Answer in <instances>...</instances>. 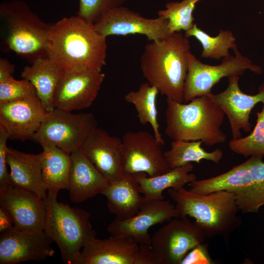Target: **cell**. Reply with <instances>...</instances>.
<instances>
[{
  "label": "cell",
  "mask_w": 264,
  "mask_h": 264,
  "mask_svg": "<svg viewBox=\"0 0 264 264\" xmlns=\"http://www.w3.org/2000/svg\"><path fill=\"white\" fill-rule=\"evenodd\" d=\"M214 262L209 255L207 245L200 243L191 249L180 264H212Z\"/></svg>",
  "instance_id": "d590c367"
},
{
  "label": "cell",
  "mask_w": 264,
  "mask_h": 264,
  "mask_svg": "<svg viewBox=\"0 0 264 264\" xmlns=\"http://www.w3.org/2000/svg\"><path fill=\"white\" fill-rule=\"evenodd\" d=\"M190 52V41L181 32L150 42L140 58L143 76L167 98L183 103Z\"/></svg>",
  "instance_id": "7a4b0ae2"
},
{
  "label": "cell",
  "mask_w": 264,
  "mask_h": 264,
  "mask_svg": "<svg viewBox=\"0 0 264 264\" xmlns=\"http://www.w3.org/2000/svg\"><path fill=\"white\" fill-rule=\"evenodd\" d=\"M199 0L168 2L165 4V9L158 12V16L168 20V26L171 34L182 30L186 32L195 24L193 13L197 3Z\"/></svg>",
  "instance_id": "f546056e"
},
{
  "label": "cell",
  "mask_w": 264,
  "mask_h": 264,
  "mask_svg": "<svg viewBox=\"0 0 264 264\" xmlns=\"http://www.w3.org/2000/svg\"><path fill=\"white\" fill-rule=\"evenodd\" d=\"M159 93L156 87L147 82L141 84L137 90L127 93L124 99L134 107L140 123L142 125L149 124L155 137L164 145L165 141L160 133L157 121L156 98Z\"/></svg>",
  "instance_id": "4316f807"
},
{
  "label": "cell",
  "mask_w": 264,
  "mask_h": 264,
  "mask_svg": "<svg viewBox=\"0 0 264 264\" xmlns=\"http://www.w3.org/2000/svg\"><path fill=\"white\" fill-rule=\"evenodd\" d=\"M15 66L8 60L0 58V82L12 76L14 72Z\"/></svg>",
  "instance_id": "f35d334b"
},
{
  "label": "cell",
  "mask_w": 264,
  "mask_h": 264,
  "mask_svg": "<svg viewBox=\"0 0 264 264\" xmlns=\"http://www.w3.org/2000/svg\"><path fill=\"white\" fill-rule=\"evenodd\" d=\"M127 0H79L77 16L94 24L105 13L123 6Z\"/></svg>",
  "instance_id": "1f68e13d"
},
{
  "label": "cell",
  "mask_w": 264,
  "mask_h": 264,
  "mask_svg": "<svg viewBox=\"0 0 264 264\" xmlns=\"http://www.w3.org/2000/svg\"><path fill=\"white\" fill-rule=\"evenodd\" d=\"M184 35L188 38L193 37L200 43L202 47L201 57L203 58L220 60L230 55V49L235 53L238 51L236 38L230 30L221 29L217 36L213 37L195 23Z\"/></svg>",
  "instance_id": "f1b7e54d"
},
{
  "label": "cell",
  "mask_w": 264,
  "mask_h": 264,
  "mask_svg": "<svg viewBox=\"0 0 264 264\" xmlns=\"http://www.w3.org/2000/svg\"><path fill=\"white\" fill-rule=\"evenodd\" d=\"M8 139L7 133L2 127L0 126V191L11 185L7 162Z\"/></svg>",
  "instance_id": "e575fe53"
},
{
  "label": "cell",
  "mask_w": 264,
  "mask_h": 264,
  "mask_svg": "<svg viewBox=\"0 0 264 264\" xmlns=\"http://www.w3.org/2000/svg\"><path fill=\"white\" fill-rule=\"evenodd\" d=\"M110 182L124 174L122 139L98 127L80 148Z\"/></svg>",
  "instance_id": "d6986e66"
},
{
  "label": "cell",
  "mask_w": 264,
  "mask_h": 264,
  "mask_svg": "<svg viewBox=\"0 0 264 264\" xmlns=\"http://www.w3.org/2000/svg\"><path fill=\"white\" fill-rule=\"evenodd\" d=\"M166 105L165 133L173 140H200L209 146L226 141L221 130L225 114L208 95L188 103L167 98Z\"/></svg>",
  "instance_id": "3957f363"
},
{
  "label": "cell",
  "mask_w": 264,
  "mask_h": 264,
  "mask_svg": "<svg viewBox=\"0 0 264 264\" xmlns=\"http://www.w3.org/2000/svg\"><path fill=\"white\" fill-rule=\"evenodd\" d=\"M33 95L36 89L27 80H16L12 75L0 82V105Z\"/></svg>",
  "instance_id": "d6a6232c"
},
{
  "label": "cell",
  "mask_w": 264,
  "mask_h": 264,
  "mask_svg": "<svg viewBox=\"0 0 264 264\" xmlns=\"http://www.w3.org/2000/svg\"><path fill=\"white\" fill-rule=\"evenodd\" d=\"M204 232L187 217L174 218L151 237L159 264H180L187 253L203 243Z\"/></svg>",
  "instance_id": "9c48e42d"
},
{
  "label": "cell",
  "mask_w": 264,
  "mask_h": 264,
  "mask_svg": "<svg viewBox=\"0 0 264 264\" xmlns=\"http://www.w3.org/2000/svg\"><path fill=\"white\" fill-rule=\"evenodd\" d=\"M121 139L124 173H144L153 177L170 170L162 151V145L148 132L128 131Z\"/></svg>",
  "instance_id": "30bf717a"
},
{
  "label": "cell",
  "mask_w": 264,
  "mask_h": 264,
  "mask_svg": "<svg viewBox=\"0 0 264 264\" xmlns=\"http://www.w3.org/2000/svg\"><path fill=\"white\" fill-rule=\"evenodd\" d=\"M190 191L207 194L226 191L235 195L239 210L243 213H257L258 206L254 182L245 161L215 176L198 180L188 184Z\"/></svg>",
  "instance_id": "7c38bea8"
},
{
  "label": "cell",
  "mask_w": 264,
  "mask_h": 264,
  "mask_svg": "<svg viewBox=\"0 0 264 264\" xmlns=\"http://www.w3.org/2000/svg\"><path fill=\"white\" fill-rule=\"evenodd\" d=\"M53 242L44 230L22 231L14 228L1 232L0 264L44 261L54 255Z\"/></svg>",
  "instance_id": "5bb4252c"
},
{
  "label": "cell",
  "mask_w": 264,
  "mask_h": 264,
  "mask_svg": "<svg viewBox=\"0 0 264 264\" xmlns=\"http://www.w3.org/2000/svg\"><path fill=\"white\" fill-rule=\"evenodd\" d=\"M176 203L180 217L189 216L206 237L220 236L227 242L230 235L241 224L235 195L226 191L198 194L186 190L168 189Z\"/></svg>",
  "instance_id": "277c9868"
},
{
  "label": "cell",
  "mask_w": 264,
  "mask_h": 264,
  "mask_svg": "<svg viewBox=\"0 0 264 264\" xmlns=\"http://www.w3.org/2000/svg\"><path fill=\"white\" fill-rule=\"evenodd\" d=\"M138 247L129 236L95 237L83 248L75 264H136Z\"/></svg>",
  "instance_id": "ffe728a7"
},
{
  "label": "cell",
  "mask_w": 264,
  "mask_h": 264,
  "mask_svg": "<svg viewBox=\"0 0 264 264\" xmlns=\"http://www.w3.org/2000/svg\"><path fill=\"white\" fill-rule=\"evenodd\" d=\"M57 195L47 194L45 199L46 215L44 231L58 245L66 264H75L83 248L96 232L90 221V214L57 200Z\"/></svg>",
  "instance_id": "8992f818"
},
{
  "label": "cell",
  "mask_w": 264,
  "mask_h": 264,
  "mask_svg": "<svg viewBox=\"0 0 264 264\" xmlns=\"http://www.w3.org/2000/svg\"><path fill=\"white\" fill-rule=\"evenodd\" d=\"M14 228L13 219L4 208L0 206V232Z\"/></svg>",
  "instance_id": "74e56055"
},
{
  "label": "cell",
  "mask_w": 264,
  "mask_h": 264,
  "mask_svg": "<svg viewBox=\"0 0 264 264\" xmlns=\"http://www.w3.org/2000/svg\"><path fill=\"white\" fill-rule=\"evenodd\" d=\"M105 78L102 72L63 71L54 95V108L72 111L89 108Z\"/></svg>",
  "instance_id": "4fadbf2b"
},
{
  "label": "cell",
  "mask_w": 264,
  "mask_h": 264,
  "mask_svg": "<svg viewBox=\"0 0 264 264\" xmlns=\"http://www.w3.org/2000/svg\"><path fill=\"white\" fill-rule=\"evenodd\" d=\"M202 143L200 140H173L170 149L163 152L169 167L172 169L192 162L199 163L202 160L219 164L223 155L222 151L217 148L207 152L201 147Z\"/></svg>",
  "instance_id": "83f0119b"
},
{
  "label": "cell",
  "mask_w": 264,
  "mask_h": 264,
  "mask_svg": "<svg viewBox=\"0 0 264 264\" xmlns=\"http://www.w3.org/2000/svg\"><path fill=\"white\" fill-rule=\"evenodd\" d=\"M179 217L176 206L169 200L145 198L144 203L136 215L125 220L115 219L107 230L111 235L129 236L138 244H151L152 237L148 232L151 227Z\"/></svg>",
  "instance_id": "2e32d148"
},
{
  "label": "cell",
  "mask_w": 264,
  "mask_h": 264,
  "mask_svg": "<svg viewBox=\"0 0 264 264\" xmlns=\"http://www.w3.org/2000/svg\"><path fill=\"white\" fill-rule=\"evenodd\" d=\"M239 78L238 75L228 77V85L224 91L208 94L226 115L233 139L242 137V130L245 132L250 131L251 111L258 103H264V81L260 85L257 94L249 95L241 90Z\"/></svg>",
  "instance_id": "e0dca14e"
},
{
  "label": "cell",
  "mask_w": 264,
  "mask_h": 264,
  "mask_svg": "<svg viewBox=\"0 0 264 264\" xmlns=\"http://www.w3.org/2000/svg\"><path fill=\"white\" fill-rule=\"evenodd\" d=\"M0 20L2 43L7 49L31 63L48 57L51 25L44 22L24 1L1 3Z\"/></svg>",
  "instance_id": "5b68a950"
},
{
  "label": "cell",
  "mask_w": 264,
  "mask_h": 264,
  "mask_svg": "<svg viewBox=\"0 0 264 264\" xmlns=\"http://www.w3.org/2000/svg\"><path fill=\"white\" fill-rule=\"evenodd\" d=\"M63 71L48 57L39 58L21 72L22 79L34 87L36 95L47 112L54 109L53 98Z\"/></svg>",
  "instance_id": "cb8c5ba5"
},
{
  "label": "cell",
  "mask_w": 264,
  "mask_h": 264,
  "mask_svg": "<svg viewBox=\"0 0 264 264\" xmlns=\"http://www.w3.org/2000/svg\"><path fill=\"white\" fill-rule=\"evenodd\" d=\"M71 167L68 190L72 201L80 203L102 194L109 182L80 150L70 154Z\"/></svg>",
  "instance_id": "44dd1931"
},
{
  "label": "cell",
  "mask_w": 264,
  "mask_h": 264,
  "mask_svg": "<svg viewBox=\"0 0 264 264\" xmlns=\"http://www.w3.org/2000/svg\"><path fill=\"white\" fill-rule=\"evenodd\" d=\"M42 154H27L7 148L10 185L29 190L45 199L48 189L42 175Z\"/></svg>",
  "instance_id": "7402d4cb"
},
{
  "label": "cell",
  "mask_w": 264,
  "mask_h": 264,
  "mask_svg": "<svg viewBox=\"0 0 264 264\" xmlns=\"http://www.w3.org/2000/svg\"><path fill=\"white\" fill-rule=\"evenodd\" d=\"M0 206L11 216L15 229L22 231L44 230L45 201L35 193L10 185L0 191Z\"/></svg>",
  "instance_id": "ac0fdd59"
},
{
  "label": "cell",
  "mask_w": 264,
  "mask_h": 264,
  "mask_svg": "<svg viewBox=\"0 0 264 264\" xmlns=\"http://www.w3.org/2000/svg\"><path fill=\"white\" fill-rule=\"evenodd\" d=\"M193 168V165L190 162L155 176H148L144 173H136L135 175L140 193L146 199L162 200L164 199L162 195L164 190L170 188L179 190L197 179L196 175L191 173Z\"/></svg>",
  "instance_id": "d4e9b609"
},
{
  "label": "cell",
  "mask_w": 264,
  "mask_h": 264,
  "mask_svg": "<svg viewBox=\"0 0 264 264\" xmlns=\"http://www.w3.org/2000/svg\"><path fill=\"white\" fill-rule=\"evenodd\" d=\"M106 38L78 16L65 17L51 25L48 57L64 72H102Z\"/></svg>",
  "instance_id": "6da1fadb"
},
{
  "label": "cell",
  "mask_w": 264,
  "mask_h": 264,
  "mask_svg": "<svg viewBox=\"0 0 264 264\" xmlns=\"http://www.w3.org/2000/svg\"><path fill=\"white\" fill-rule=\"evenodd\" d=\"M135 174L124 173L110 182L102 193L107 200L110 212L119 220H125L136 215L145 202Z\"/></svg>",
  "instance_id": "603a6c76"
},
{
  "label": "cell",
  "mask_w": 264,
  "mask_h": 264,
  "mask_svg": "<svg viewBox=\"0 0 264 264\" xmlns=\"http://www.w3.org/2000/svg\"><path fill=\"white\" fill-rule=\"evenodd\" d=\"M263 104L262 110L256 112V123L251 133L229 141V147L233 153L244 157L264 155V103Z\"/></svg>",
  "instance_id": "4dcf8cb0"
},
{
  "label": "cell",
  "mask_w": 264,
  "mask_h": 264,
  "mask_svg": "<svg viewBox=\"0 0 264 264\" xmlns=\"http://www.w3.org/2000/svg\"><path fill=\"white\" fill-rule=\"evenodd\" d=\"M261 74V66L255 65L239 50L235 55L223 58L218 65L201 63L190 52L188 55V69L184 89V100L186 103L192 99L211 93L213 87L224 77L242 75L246 70Z\"/></svg>",
  "instance_id": "ba28073f"
},
{
  "label": "cell",
  "mask_w": 264,
  "mask_h": 264,
  "mask_svg": "<svg viewBox=\"0 0 264 264\" xmlns=\"http://www.w3.org/2000/svg\"><path fill=\"white\" fill-rule=\"evenodd\" d=\"M97 125L91 112L74 114L55 108L47 112L32 140L41 145H53L71 154L80 149Z\"/></svg>",
  "instance_id": "52a82bcc"
},
{
  "label": "cell",
  "mask_w": 264,
  "mask_h": 264,
  "mask_svg": "<svg viewBox=\"0 0 264 264\" xmlns=\"http://www.w3.org/2000/svg\"><path fill=\"white\" fill-rule=\"evenodd\" d=\"M168 23L163 17L147 18L122 6L105 13L93 25L98 33L106 37L141 34L151 42L166 39L171 34Z\"/></svg>",
  "instance_id": "8fae6325"
},
{
  "label": "cell",
  "mask_w": 264,
  "mask_h": 264,
  "mask_svg": "<svg viewBox=\"0 0 264 264\" xmlns=\"http://www.w3.org/2000/svg\"><path fill=\"white\" fill-rule=\"evenodd\" d=\"M264 155H253L245 161L253 179L258 204L264 206Z\"/></svg>",
  "instance_id": "836d02e7"
},
{
  "label": "cell",
  "mask_w": 264,
  "mask_h": 264,
  "mask_svg": "<svg viewBox=\"0 0 264 264\" xmlns=\"http://www.w3.org/2000/svg\"><path fill=\"white\" fill-rule=\"evenodd\" d=\"M47 112L37 95L0 105V126L8 139L32 140Z\"/></svg>",
  "instance_id": "9a60e30c"
},
{
  "label": "cell",
  "mask_w": 264,
  "mask_h": 264,
  "mask_svg": "<svg viewBox=\"0 0 264 264\" xmlns=\"http://www.w3.org/2000/svg\"><path fill=\"white\" fill-rule=\"evenodd\" d=\"M136 264H159L151 244H139Z\"/></svg>",
  "instance_id": "8d00e7d4"
},
{
  "label": "cell",
  "mask_w": 264,
  "mask_h": 264,
  "mask_svg": "<svg viewBox=\"0 0 264 264\" xmlns=\"http://www.w3.org/2000/svg\"><path fill=\"white\" fill-rule=\"evenodd\" d=\"M42 170L47 194L57 195L62 189H68L71 167L70 154L53 145L43 144Z\"/></svg>",
  "instance_id": "484cf974"
}]
</instances>
